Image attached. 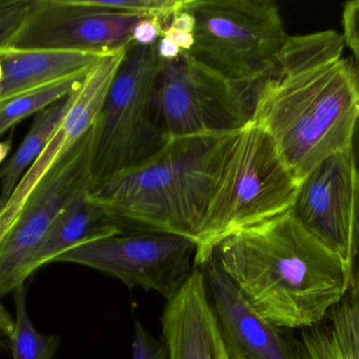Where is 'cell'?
I'll list each match as a JSON object with an SVG mask.
<instances>
[{
	"label": "cell",
	"mask_w": 359,
	"mask_h": 359,
	"mask_svg": "<svg viewBox=\"0 0 359 359\" xmlns=\"http://www.w3.org/2000/svg\"><path fill=\"white\" fill-rule=\"evenodd\" d=\"M333 30L290 36L273 71L253 93L251 120L270 135L301 183L349 149L359 119V73Z\"/></svg>",
	"instance_id": "6da1fadb"
},
{
	"label": "cell",
	"mask_w": 359,
	"mask_h": 359,
	"mask_svg": "<svg viewBox=\"0 0 359 359\" xmlns=\"http://www.w3.org/2000/svg\"><path fill=\"white\" fill-rule=\"evenodd\" d=\"M212 257L259 315L287 330L318 324L350 291L346 259L292 209L224 238Z\"/></svg>",
	"instance_id": "7a4b0ae2"
},
{
	"label": "cell",
	"mask_w": 359,
	"mask_h": 359,
	"mask_svg": "<svg viewBox=\"0 0 359 359\" xmlns=\"http://www.w3.org/2000/svg\"><path fill=\"white\" fill-rule=\"evenodd\" d=\"M228 134L170 139L155 155L95 183L90 194L124 226L196 244Z\"/></svg>",
	"instance_id": "3957f363"
},
{
	"label": "cell",
	"mask_w": 359,
	"mask_h": 359,
	"mask_svg": "<svg viewBox=\"0 0 359 359\" xmlns=\"http://www.w3.org/2000/svg\"><path fill=\"white\" fill-rule=\"evenodd\" d=\"M299 183L263 128L250 120L226 137L211 185L194 267L224 238L292 209Z\"/></svg>",
	"instance_id": "277c9868"
},
{
	"label": "cell",
	"mask_w": 359,
	"mask_h": 359,
	"mask_svg": "<svg viewBox=\"0 0 359 359\" xmlns=\"http://www.w3.org/2000/svg\"><path fill=\"white\" fill-rule=\"evenodd\" d=\"M194 18L190 56L255 91L273 71L290 36L272 0H186Z\"/></svg>",
	"instance_id": "5b68a950"
},
{
	"label": "cell",
	"mask_w": 359,
	"mask_h": 359,
	"mask_svg": "<svg viewBox=\"0 0 359 359\" xmlns=\"http://www.w3.org/2000/svg\"><path fill=\"white\" fill-rule=\"evenodd\" d=\"M158 65L157 44L126 51L98 120L93 185L144 162L170 141L154 107Z\"/></svg>",
	"instance_id": "8992f818"
},
{
	"label": "cell",
	"mask_w": 359,
	"mask_h": 359,
	"mask_svg": "<svg viewBox=\"0 0 359 359\" xmlns=\"http://www.w3.org/2000/svg\"><path fill=\"white\" fill-rule=\"evenodd\" d=\"M255 91L232 84L188 53L159 58L154 107L168 139L227 134L248 124Z\"/></svg>",
	"instance_id": "52a82bcc"
},
{
	"label": "cell",
	"mask_w": 359,
	"mask_h": 359,
	"mask_svg": "<svg viewBox=\"0 0 359 359\" xmlns=\"http://www.w3.org/2000/svg\"><path fill=\"white\" fill-rule=\"evenodd\" d=\"M97 136L98 122L36 185L0 235V299L25 286L34 273V259L61 213L92 190Z\"/></svg>",
	"instance_id": "ba28073f"
},
{
	"label": "cell",
	"mask_w": 359,
	"mask_h": 359,
	"mask_svg": "<svg viewBox=\"0 0 359 359\" xmlns=\"http://www.w3.org/2000/svg\"><path fill=\"white\" fill-rule=\"evenodd\" d=\"M196 252V242L190 238L142 231L81 244L56 261L92 268L118 278L128 289L155 291L168 301L189 278Z\"/></svg>",
	"instance_id": "9c48e42d"
},
{
	"label": "cell",
	"mask_w": 359,
	"mask_h": 359,
	"mask_svg": "<svg viewBox=\"0 0 359 359\" xmlns=\"http://www.w3.org/2000/svg\"><path fill=\"white\" fill-rule=\"evenodd\" d=\"M142 18L90 6L83 0H33L18 29L0 48L105 56L134 46L133 32Z\"/></svg>",
	"instance_id": "30bf717a"
},
{
	"label": "cell",
	"mask_w": 359,
	"mask_h": 359,
	"mask_svg": "<svg viewBox=\"0 0 359 359\" xmlns=\"http://www.w3.org/2000/svg\"><path fill=\"white\" fill-rule=\"evenodd\" d=\"M126 53L103 56L90 67L54 136L37 160L21 177L8 202L0 208V235L50 169L94 128Z\"/></svg>",
	"instance_id": "8fae6325"
},
{
	"label": "cell",
	"mask_w": 359,
	"mask_h": 359,
	"mask_svg": "<svg viewBox=\"0 0 359 359\" xmlns=\"http://www.w3.org/2000/svg\"><path fill=\"white\" fill-rule=\"evenodd\" d=\"M229 359H297L295 334L259 315L215 257L200 268Z\"/></svg>",
	"instance_id": "7c38bea8"
},
{
	"label": "cell",
	"mask_w": 359,
	"mask_h": 359,
	"mask_svg": "<svg viewBox=\"0 0 359 359\" xmlns=\"http://www.w3.org/2000/svg\"><path fill=\"white\" fill-rule=\"evenodd\" d=\"M353 202V162L348 149L320 162L299 183L292 211L308 232L347 261Z\"/></svg>",
	"instance_id": "4fadbf2b"
},
{
	"label": "cell",
	"mask_w": 359,
	"mask_h": 359,
	"mask_svg": "<svg viewBox=\"0 0 359 359\" xmlns=\"http://www.w3.org/2000/svg\"><path fill=\"white\" fill-rule=\"evenodd\" d=\"M161 328L168 359H229L200 268L166 301Z\"/></svg>",
	"instance_id": "5bb4252c"
},
{
	"label": "cell",
	"mask_w": 359,
	"mask_h": 359,
	"mask_svg": "<svg viewBox=\"0 0 359 359\" xmlns=\"http://www.w3.org/2000/svg\"><path fill=\"white\" fill-rule=\"evenodd\" d=\"M102 57L75 51L0 48L4 71L0 103L65 78L86 73Z\"/></svg>",
	"instance_id": "9a60e30c"
},
{
	"label": "cell",
	"mask_w": 359,
	"mask_h": 359,
	"mask_svg": "<svg viewBox=\"0 0 359 359\" xmlns=\"http://www.w3.org/2000/svg\"><path fill=\"white\" fill-rule=\"evenodd\" d=\"M90 192L61 213L34 259L33 272L55 263L60 255L76 247L123 233V223L95 200Z\"/></svg>",
	"instance_id": "2e32d148"
},
{
	"label": "cell",
	"mask_w": 359,
	"mask_h": 359,
	"mask_svg": "<svg viewBox=\"0 0 359 359\" xmlns=\"http://www.w3.org/2000/svg\"><path fill=\"white\" fill-rule=\"evenodd\" d=\"M299 331L297 359H359V295L348 292L320 322Z\"/></svg>",
	"instance_id": "e0dca14e"
},
{
	"label": "cell",
	"mask_w": 359,
	"mask_h": 359,
	"mask_svg": "<svg viewBox=\"0 0 359 359\" xmlns=\"http://www.w3.org/2000/svg\"><path fill=\"white\" fill-rule=\"evenodd\" d=\"M77 90L36 114L33 124L22 143L0 170V208L8 202L21 177L37 160L48 141L54 136L73 103Z\"/></svg>",
	"instance_id": "ac0fdd59"
},
{
	"label": "cell",
	"mask_w": 359,
	"mask_h": 359,
	"mask_svg": "<svg viewBox=\"0 0 359 359\" xmlns=\"http://www.w3.org/2000/svg\"><path fill=\"white\" fill-rule=\"evenodd\" d=\"M86 74L88 72L72 76L0 103V137L25 118L35 116L75 92L81 86Z\"/></svg>",
	"instance_id": "d6986e66"
},
{
	"label": "cell",
	"mask_w": 359,
	"mask_h": 359,
	"mask_svg": "<svg viewBox=\"0 0 359 359\" xmlns=\"http://www.w3.org/2000/svg\"><path fill=\"white\" fill-rule=\"evenodd\" d=\"M16 318L15 329L10 337L13 359H52L58 349V335H43L36 330L29 320L25 301V286L14 292Z\"/></svg>",
	"instance_id": "ffe728a7"
},
{
	"label": "cell",
	"mask_w": 359,
	"mask_h": 359,
	"mask_svg": "<svg viewBox=\"0 0 359 359\" xmlns=\"http://www.w3.org/2000/svg\"><path fill=\"white\" fill-rule=\"evenodd\" d=\"M350 153L353 162L354 202L352 217L348 269H349L350 293L359 295V119L350 143Z\"/></svg>",
	"instance_id": "44dd1931"
},
{
	"label": "cell",
	"mask_w": 359,
	"mask_h": 359,
	"mask_svg": "<svg viewBox=\"0 0 359 359\" xmlns=\"http://www.w3.org/2000/svg\"><path fill=\"white\" fill-rule=\"evenodd\" d=\"M130 359H168V352L163 341L149 334L139 320H135V334Z\"/></svg>",
	"instance_id": "7402d4cb"
},
{
	"label": "cell",
	"mask_w": 359,
	"mask_h": 359,
	"mask_svg": "<svg viewBox=\"0 0 359 359\" xmlns=\"http://www.w3.org/2000/svg\"><path fill=\"white\" fill-rule=\"evenodd\" d=\"M33 0H14L0 10V46H4L22 22Z\"/></svg>",
	"instance_id": "603a6c76"
},
{
	"label": "cell",
	"mask_w": 359,
	"mask_h": 359,
	"mask_svg": "<svg viewBox=\"0 0 359 359\" xmlns=\"http://www.w3.org/2000/svg\"><path fill=\"white\" fill-rule=\"evenodd\" d=\"M343 37L355 58L359 73V0L346 2L343 13Z\"/></svg>",
	"instance_id": "cb8c5ba5"
},
{
	"label": "cell",
	"mask_w": 359,
	"mask_h": 359,
	"mask_svg": "<svg viewBox=\"0 0 359 359\" xmlns=\"http://www.w3.org/2000/svg\"><path fill=\"white\" fill-rule=\"evenodd\" d=\"M161 37V23L159 19L154 17L140 19L133 32L134 44L138 46H155Z\"/></svg>",
	"instance_id": "d4e9b609"
},
{
	"label": "cell",
	"mask_w": 359,
	"mask_h": 359,
	"mask_svg": "<svg viewBox=\"0 0 359 359\" xmlns=\"http://www.w3.org/2000/svg\"><path fill=\"white\" fill-rule=\"evenodd\" d=\"M158 56L160 59L163 60H172V59L177 58L180 56L182 51L180 50L178 46L170 39V38L162 36L157 44Z\"/></svg>",
	"instance_id": "484cf974"
},
{
	"label": "cell",
	"mask_w": 359,
	"mask_h": 359,
	"mask_svg": "<svg viewBox=\"0 0 359 359\" xmlns=\"http://www.w3.org/2000/svg\"><path fill=\"white\" fill-rule=\"evenodd\" d=\"M15 320L11 315L10 312L0 303V334L10 339L14 332Z\"/></svg>",
	"instance_id": "4316f807"
},
{
	"label": "cell",
	"mask_w": 359,
	"mask_h": 359,
	"mask_svg": "<svg viewBox=\"0 0 359 359\" xmlns=\"http://www.w3.org/2000/svg\"><path fill=\"white\" fill-rule=\"evenodd\" d=\"M12 149V138L0 141V164L6 160Z\"/></svg>",
	"instance_id": "83f0119b"
},
{
	"label": "cell",
	"mask_w": 359,
	"mask_h": 359,
	"mask_svg": "<svg viewBox=\"0 0 359 359\" xmlns=\"http://www.w3.org/2000/svg\"><path fill=\"white\" fill-rule=\"evenodd\" d=\"M14 0H0V10L10 6Z\"/></svg>",
	"instance_id": "f1b7e54d"
},
{
	"label": "cell",
	"mask_w": 359,
	"mask_h": 359,
	"mask_svg": "<svg viewBox=\"0 0 359 359\" xmlns=\"http://www.w3.org/2000/svg\"><path fill=\"white\" fill-rule=\"evenodd\" d=\"M2 77H4V71H2L1 60H0V84H1Z\"/></svg>",
	"instance_id": "f546056e"
}]
</instances>
